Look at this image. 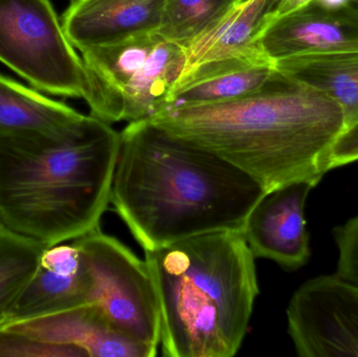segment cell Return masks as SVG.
<instances>
[{
    "label": "cell",
    "mask_w": 358,
    "mask_h": 357,
    "mask_svg": "<svg viewBox=\"0 0 358 357\" xmlns=\"http://www.w3.org/2000/svg\"><path fill=\"white\" fill-rule=\"evenodd\" d=\"M121 134L92 115L61 134L0 138V220L52 247L100 226Z\"/></svg>",
    "instance_id": "obj_3"
},
{
    "label": "cell",
    "mask_w": 358,
    "mask_h": 357,
    "mask_svg": "<svg viewBox=\"0 0 358 357\" xmlns=\"http://www.w3.org/2000/svg\"><path fill=\"white\" fill-rule=\"evenodd\" d=\"M296 182L267 192L246 218L242 235L256 258H264L287 270L304 266L310 258L304 209L313 189Z\"/></svg>",
    "instance_id": "obj_10"
},
{
    "label": "cell",
    "mask_w": 358,
    "mask_h": 357,
    "mask_svg": "<svg viewBox=\"0 0 358 357\" xmlns=\"http://www.w3.org/2000/svg\"><path fill=\"white\" fill-rule=\"evenodd\" d=\"M350 1H352L353 3H355L357 6H358V0H350Z\"/></svg>",
    "instance_id": "obj_25"
},
{
    "label": "cell",
    "mask_w": 358,
    "mask_h": 357,
    "mask_svg": "<svg viewBox=\"0 0 358 357\" xmlns=\"http://www.w3.org/2000/svg\"><path fill=\"white\" fill-rule=\"evenodd\" d=\"M231 1H233L234 4H237L239 3V2L243 1V0H231Z\"/></svg>",
    "instance_id": "obj_24"
},
{
    "label": "cell",
    "mask_w": 358,
    "mask_h": 357,
    "mask_svg": "<svg viewBox=\"0 0 358 357\" xmlns=\"http://www.w3.org/2000/svg\"><path fill=\"white\" fill-rule=\"evenodd\" d=\"M48 247L8 228L0 234V328L35 274Z\"/></svg>",
    "instance_id": "obj_18"
},
{
    "label": "cell",
    "mask_w": 358,
    "mask_h": 357,
    "mask_svg": "<svg viewBox=\"0 0 358 357\" xmlns=\"http://www.w3.org/2000/svg\"><path fill=\"white\" fill-rule=\"evenodd\" d=\"M277 1H278V0H275V3H277Z\"/></svg>",
    "instance_id": "obj_26"
},
{
    "label": "cell",
    "mask_w": 358,
    "mask_h": 357,
    "mask_svg": "<svg viewBox=\"0 0 358 357\" xmlns=\"http://www.w3.org/2000/svg\"><path fill=\"white\" fill-rule=\"evenodd\" d=\"M259 46L273 61L303 54L358 52V6L313 0L265 22Z\"/></svg>",
    "instance_id": "obj_9"
},
{
    "label": "cell",
    "mask_w": 358,
    "mask_h": 357,
    "mask_svg": "<svg viewBox=\"0 0 358 357\" xmlns=\"http://www.w3.org/2000/svg\"><path fill=\"white\" fill-rule=\"evenodd\" d=\"M288 335L301 357H358V286L331 276L307 281L287 308Z\"/></svg>",
    "instance_id": "obj_8"
},
{
    "label": "cell",
    "mask_w": 358,
    "mask_h": 357,
    "mask_svg": "<svg viewBox=\"0 0 358 357\" xmlns=\"http://www.w3.org/2000/svg\"><path fill=\"white\" fill-rule=\"evenodd\" d=\"M233 6L231 0H166L163 21L157 33L185 46Z\"/></svg>",
    "instance_id": "obj_19"
},
{
    "label": "cell",
    "mask_w": 358,
    "mask_h": 357,
    "mask_svg": "<svg viewBox=\"0 0 358 357\" xmlns=\"http://www.w3.org/2000/svg\"><path fill=\"white\" fill-rule=\"evenodd\" d=\"M120 134L110 203L144 252L208 233L242 232L266 194L222 157L150 121L129 123Z\"/></svg>",
    "instance_id": "obj_1"
},
{
    "label": "cell",
    "mask_w": 358,
    "mask_h": 357,
    "mask_svg": "<svg viewBox=\"0 0 358 357\" xmlns=\"http://www.w3.org/2000/svg\"><path fill=\"white\" fill-rule=\"evenodd\" d=\"M0 62L39 92L85 100L83 60L50 0H0Z\"/></svg>",
    "instance_id": "obj_6"
},
{
    "label": "cell",
    "mask_w": 358,
    "mask_h": 357,
    "mask_svg": "<svg viewBox=\"0 0 358 357\" xmlns=\"http://www.w3.org/2000/svg\"><path fill=\"white\" fill-rule=\"evenodd\" d=\"M358 161V122L343 131L332 147L330 168L343 167Z\"/></svg>",
    "instance_id": "obj_22"
},
{
    "label": "cell",
    "mask_w": 358,
    "mask_h": 357,
    "mask_svg": "<svg viewBox=\"0 0 358 357\" xmlns=\"http://www.w3.org/2000/svg\"><path fill=\"white\" fill-rule=\"evenodd\" d=\"M275 3V0H243L234 4L201 35L185 44V73L204 63L262 50L258 38Z\"/></svg>",
    "instance_id": "obj_16"
},
{
    "label": "cell",
    "mask_w": 358,
    "mask_h": 357,
    "mask_svg": "<svg viewBox=\"0 0 358 357\" xmlns=\"http://www.w3.org/2000/svg\"><path fill=\"white\" fill-rule=\"evenodd\" d=\"M277 73L275 61L262 50L204 63L183 75L166 109L244 98L262 89Z\"/></svg>",
    "instance_id": "obj_14"
},
{
    "label": "cell",
    "mask_w": 358,
    "mask_h": 357,
    "mask_svg": "<svg viewBox=\"0 0 358 357\" xmlns=\"http://www.w3.org/2000/svg\"><path fill=\"white\" fill-rule=\"evenodd\" d=\"M3 327L44 343L73 348L85 357H153L157 354L120 333L96 304L18 321Z\"/></svg>",
    "instance_id": "obj_12"
},
{
    "label": "cell",
    "mask_w": 358,
    "mask_h": 357,
    "mask_svg": "<svg viewBox=\"0 0 358 357\" xmlns=\"http://www.w3.org/2000/svg\"><path fill=\"white\" fill-rule=\"evenodd\" d=\"M90 115L107 124L151 121L169 106L185 69V46L157 33L81 52Z\"/></svg>",
    "instance_id": "obj_5"
},
{
    "label": "cell",
    "mask_w": 358,
    "mask_h": 357,
    "mask_svg": "<svg viewBox=\"0 0 358 357\" xmlns=\"http://www.w3.org/2000/svg\"><path fill=\"white\" fill-rule=\"evenodd\" d=\"M94 278L79 247L73 241L61 243L43 252L6 325L94 304Z\"/></svg>",
    "instance_id": "obj_11"
},
{
    "label": "cell",
    "mask_w": 358,
    "mask_h": 357,
    "mask_svg": "<svg viewBox=\"0 0 358 357\" xmlns=\"http://www.w3.org/2000/svg\"><path fill=\"white\" fill-rule=\"evenodd\" d=\"M278 73L334 99L346 128L358 122V52L303 54L275 61Z\"/></svg>",
    "instance_id": "obj_17"
},
{
    "label": "cell",
    "mask_w": 358,
    "mask_h": 357,
    "mask_svg": "<svg viewBox=\"0 0 358 357\" xmlns=\"http://www.w3.org/2000/svg\"><path fill=\"white\" fill-rule=\"evenodd\" d=\"M6 230V228H4L3 224H2L1 220H0V234H1L3 231Z\"/></svg>",
    "instance_id": "obj_23"
},
{
    "label": "cell",
    "mask_w": 358,
    "mask_h": 357,
    "mask_svg": "<svg viewBox=\"0 0 358 357\" xmlns=\"http://www.w3.org/2000/svg\"><path fill=\"white\" fill-rule=\"evenodd\" d=\"M87 117L0 73V138L65 133Z\"/></svg>",
    "instance_id": "obj_15"
},
{
    "label": "cell",
    "mask_w": 358,
    "mask_h": 357,
    "mask_svg": "<svg viewBox=\"0 0 358 357\" xmlns=\"http://www.w3.org/2000/svg\"><path fill=\"white\" fill-rule=\"evenodd\" d=\"M338 245V257L336 276L358 286V215L334 230Z\"/></svg>",
    "instance_id": "obj_21"
},
{
    "label": "cell",
    "mask_w": 358,
    "mask_h": 357,
    "mask_svg": "<svg viewBox=\"0 0 358 357\" xmlns=\"http://www.w3.org/2000/svg\"><path fill=\"white\" fill-rule=\"evenodd\" d=\"M73 241L94 278V304L120 333L157 352L161 316L146 260L115 237L105 234L100 226Z\"/></svg>",
    "instance_id": "obj_7"
},
{
    "label": "cell",
    "mask_w": 358,
    "mask_h": 357,
    "mask_svg": "<svg viewBox=\"0 0 358 357\" xmlns=\"http://www.w3.org/2000/svg\"><path fill=\"white\" fill-rule=\"evenodd\" d=\"M166 357H231L259 295L256 257L241 232L220 231L145 251Z\"/></svg>",
    "instance_id": "obj_4"
},
{
    "label": "cell",
    "mask_w": 358,
    "mask_h": 357,
    "mask_svg": "<svg viewBox=\"0 0 358 357\" xmlns=\"http://www.w3.org/2000/svg\"><path fill=\"white\" fill-rule=\"evenodd\" d=\"M0 357H85L79 350L44 343L18 331L0 328Z\"/></svg>",
    "instance_id": "obj_20"
},
{
    "label": "cell",
    "mask_w": 358,
    "mask_h": 357,
    "mask_svg": "<svg viewBox=\"0 0 358 357\" xmlns=\"http://www.w3.org/2000/svg\"><path fill=\"white\" fill-rule=\"evenodd\" d=\"M166 0H73L61 22L80 52L159 31Z\"/></svg>",
    "instance_id": "obj_13"
},
{
    "label": "cell",
    "mask_w": 358,
    "mask_h": 357,
    "mask_svg": "<svg viewBox=\"0 0 358 357\" xmlns=\"http://www.w3.org/2000/svg\"><path fill=\"white\" fill-rule=\"evenodd\" d=\"M150 122L222 157L266 193L296 182L317 186L346 128L334 99L279 73L250 96L166 109Z\"/></svg>",
    "instance_id": "obj_2"
}]
</instances>
